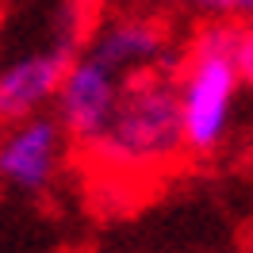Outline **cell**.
<instances>
[{"mask_svg":"<svg viewBox=\"0 0 253 253\" xmlns=\"http://www.w3.org/2000/svg\"><path fill=\"white\" fill-rule=\"evenodd\" d=\"M184 123L176 96V65H158L123 77L119 100L104 130L81 158L111 184H150L184 158Z\"/></svg>","mask_w":253,"mask_h":253,"instance_id":"cell-1","label":"cell"},{"mask_svg":"<svg viewBox=\"0 0 253 253\" xmlns=\"http://www.w3.org/2000/svg\"><path fill=\"white\" fill-rule=\"evenodd\" d=\"M238 23L215 19L192 39L188 54L176 65V96H180V123L184 150L196 158L215 154L230 130L238 100Z\"/></svg>","mask_w":253,"mask_h":253,"instance_id":"cell-2","label":"cell"},{"mask_svg":"<svg viewBox=\"0 0 253 253\" xmlns=\"http://www.w3.org/2000/svg\"><path fill=\"white\" fill-rule=\"evenodd\" d=\"M119 88H123V77L111 73L108 65H100L96 58H88L84 50L69 62L54 100H58V126H62V134L77 142V150L104 130L111 108L119 100Z\"/></svg>","mask_w":253,"mask_h":253,"instance_id":"cell-3","label":"cell"},{"mask_svg":"<svg viewBox=\"0 0 253 253\" xmlns=\"http://www.w3.org/2000/svg\"><path fill=\"white\" fill-rule=\"evenodd\" d=\"M84 54L119 77L158 69L169 65V27L154 16H111L88 35Z\"/></svg>","mask_w":253,"mask_h":253,"instance_id":"cell-4","label":"cell"},{"mask_svg":"<svg viewBox=\"0 0 253 253\" xmlns=\"http://www.w3.org/2000/svg\"><path fill=\"white\" fill-rule=\"evenodd\" d=\"M62 126L50 115H31L8 130L0 142V180H8L19 192H42L58 176L62 161Z\"/></svg>","mask_w":253,"mask_h":253,"instance_id":"cell-5","label":"cell"},{"mask_svg":"<svg viewBox=\"0 0 253 253\" xmlns=\"http://www.w3.org/2000/svg\"><path fill=\"white\" fill-rule=\"evenodd\" d=\"M77 50L54 42L50 50L16 58L12 65L0 69V119L4 123H23L31 115H42L50 100L62 88V77Z\"/></svg>","mask_w":253,"mask_h":253,"instance_id":"cell-6","label":"cell"},{"mask_svg":"<svg viewBox=\"0 0 253 253\" xmlns=\"http://www.w3.org/2000/svg\"><path fill=\"white\" fill-rule=\"evenodd\" d=\"M196 12H204V16L211 19H238V16H246L253 19V0H188Z\"/></svg>","mask_w":253,"mask_h":253,"instance_id":"cell-7","label":"cell"},{"mask_svg":"<svg viewBox=\"0 0 253 253\" xmlns=\"http://www.w3.org/2000/svg\"><path fill=\"white\" fill-rule=\"evenodd\" d=\"M234 62H238V81L253 92V19L238 23V50H234Z\"/></svg>","mask_w":253,"mask_h":253,"instance_id":"cell-8","label":"cell"},{"mask_svg":"<svg viewBox=\"0 0 253 253\" xmlns=\"http://www.w3.org/2000/svg\"><path fill=\"white\" fill-rule=\"evenodd\" d=\"M73 4H81V8H88V4H100V0H73Z\"/></svg>","mask_w":253,"mask_h":253,"instance_id":"cell-9","label":"cell"},{"mask_svg":"<svg viewBox=\"0 0 253 253\" xmlns=\"http://www.w3.org/2000/svg\"><path fill=\"white\" fill-rule=\"evenodd\" d=\"M250 253H253V250H250Z\"/></svg>","mask_w":253,"mask_h":253,"instance_id":"cell-10","label":"cell"}]
</instances>
